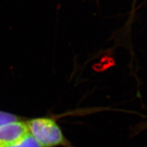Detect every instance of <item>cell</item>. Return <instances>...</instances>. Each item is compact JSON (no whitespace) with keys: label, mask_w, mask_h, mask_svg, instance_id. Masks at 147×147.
I'll return each mask as SVG.
<instances>
[{"label":"cell","mask_w":147,"mask_h":147,"mask_svg":"<svg viewBox=\"0 0 147 147\" xmlns=\"http://www.w3.org/2000/svg\"><path fill=\"white\" fill-rule=\"evenodd\" d=\"M26 123L29 132L42 147H72L55 119L37 117Z\"/></svg>","instance_id":"1"},{"label":"cell","mask_w":147,"mask_h":147,"mask_svg":"<svg viewBox=\"0 0 147 147\" xmlns=\"http://www.w3.org/2000/svg\"><path fill=\"white\" fill-rule=\"evenodd\" d=\"M26 121L22 120L0 127V147H8L28 133Z\"/></svg>","instance_id":"2"},{"label":"cell","mask_w":147,"mask_h":147,"mask_svg":"<svg viewBox=\"0 0 147 147\" xmlns=\"http://www.w3.org/2000/svg\"><path fill=\"white\" fill-rule=\"evenodd\" d=\"M8 147H42L37 140L28 132L25 136Z\"/></svg>","instance_id":"3"},{"label":"cell","mask_w":147,"mask_h":147,"mask_svg":"<svg viewBox=\"0 0 147 147\" xmlns=\"http://www.w3.org/2000/svg\"><path fill=\"white\" fill-rule=\"evenodd\" d=\"M20 120H21V117L14 114L0 110V127Z\"/></svg>","instance_id":"4"}]
</instances>
